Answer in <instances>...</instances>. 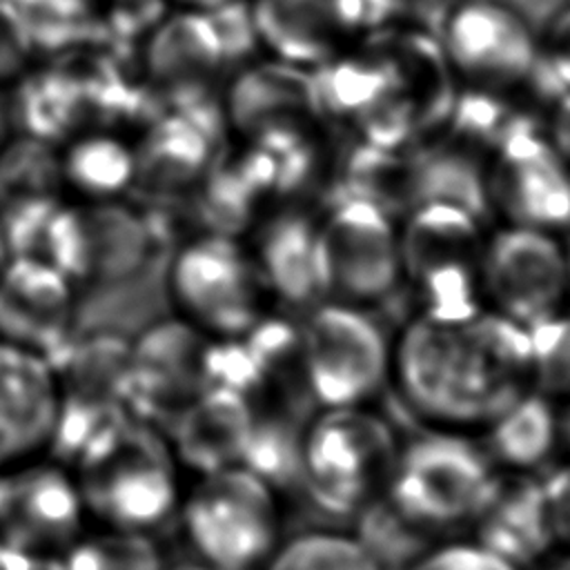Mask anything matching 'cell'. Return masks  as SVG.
Wrapping results in <instances>:
<instances>
[{
  "label": "cell",
  "instance_id": "cell-42",
  "mask_svg": "<svg viewBox=\"0 0 570 570\" xmlns=\"http://www.w3.org/2000/svg\"><path fill=\"white\" fill-rule=\"evenodd\" d=\"M7 258H9V252H7V243H4V236H2V227H0V269L7 263Z\"/></svg>",
  "mask_w": 570,
  "mask_h": 570
},
{
  "label": "cell",
  "instance_id": "cell-38",
  "mask_svg": "<svg viewBox=\"0 0 570 570\" xmlns=\"http://www.w3.org/2000/svg\"><path fill=\"white\" fill-rule=\"evenodd\" d=\"M165 570H214V568H209V566L200 563L198 559H194V561H187V563H178V566H165Z\"/></svg>",
  "mask_w": 570,
  "mask_h": 570
},
{
  "label": "cell",
  "instance_id": "cell-12",
  "mask_svg": "<svg viewBox=\"0 0 570 570\" xmlns=\"http://www.w3.org/2000/svg\"><path fill=\"white\" fill-rule=\"evenodd\" d=\"M568 292L566 247L552 232L505 225L485 240L481 294L494 312L530 327L561 312Z\"/></svg>",
  "mask_w": 570,
  "mask_h": 570
},
{
  "label": "cell",
  "instance_id": "cell-6",
  "mask_svg": "<svg viewBox=\"0 0 570 570\" xmlns=\"http://www.w3.org/2000/svg\"><path fill=\"white\" fill-rule=\"evenodd\" d=\"M497 485L492 461L456 434H425L399 448L387 505L414 530L474 523Z\"/></svg>",
  "mask_w": 570,
  "mask_h": 570
},
{
  "label": "cell",
  "instance_id": "cell-16",
  "mask_svg": "<svg viewBox=\"0 0 570 570\" xmlns=\"http://www.w3.org/2000/svg\"><path fill=\"white\" fill-rule=\"evenodd\" d=\"M62 412L53 361L0 338V472L45 456Z\"/></svg>",
  "mask_w": 570,
  "mask_h": 570
},
{
  "label": "cell",
  "instance_id": "cell-22",
  "mask_svg": "<svg viewBox=\"0 0 570 570\" xmlns=\"http://www.w3.org/2000/svg\"><path fill=\"white\" fill-rule=\"evenodd\" d=\"M481 543L517 566L543 554L554 541L548 528L541 483L497 479L494 492L476 517Z\"/></svg>",
  "mask_w": 570,
  "mask_h": 570
},
{
  "label": "cell",
  "instance_id": "cell-24",
  "mask_svg": "<svg viewBox=\"0 0 570 570\" xmlns=\"http://www.w3.org/2000/svg\"><path fill=\"white\" fill-rule=\"evenodd\" d=\"M483 425L488 428L483 452L492 463L497 461L512 470H528L546 461L561 434V421L548 396L532 390Z\"/></svg>",
  "mask_w": 570,
  "mask_h": 570
},
{
  "label": "cell",
  "instance_id": "cell-2",
  "mask_svg": "<svg viewBox=\"0 0 570 570\" xmlns=\"http://www.w3.org/2000/svg\"><path fill=\"white\" fill-rule=\"evenodd\" d=\"M178 463L167 439L122 414L73 461L71 472L89 519L154 534L180 508Z\"/></svg>",
  "mask_w": 570,
  "mask_h": 570
},
{
  "label": "cell",
  "instance_id": "cell-39",
  "mask_svg": "<svg viewBox=\"0 0 570 570\" xmlns=\"http://www.w3.org/2000/svg\"><path fill=\"white\" fill-rule=\"evenodd\" d=\"M546 570H570V550H568V554H566V557H561V559L552 561Z\"/></svg>",
  "mask_w": 570,
  "mask_h": 570
},
{
  "label": "cell",
  "instance_id": "cell-35",
  "mask_svg": "<svg viewBox=\"0 0 570 570\" xmlns=\"http://www.w3.org/2000/svg\"><path fill=\"white\" fill-rule=\"evenodd\" d=\"M546 136L570 167V91H563V96L554 102Z\"/></svg>",
  "mask_w": 570,
  "mask_h": 570
},
{
  "label": "cell",
  "instance_id": "cell-5",
  "mask_svg": "<svg viewBox=\"0 0 570 570\" xmlns=\"http://www.w3.org/2000/svg\"><path fill=\"white\" fill-rule=\"evenodd\" d=\"M485 236L474 212L432 198L410 209L399 229L401 276L414 287L425 316L465 321L481 312Z\"/></svg>",
  "mask_w": 570,
  "mask_h": 570
},
{
  "label": "cell",
  "instance_id": "cell-26",
  "mask_svg": "<svg viewBox=\"0 0 570 570\" xmlns=\"http://www.w3.org/2000/svg\"><path fill=\"white\" fill-rule=\"evenodd\" d=\"M60 561L65 570H165L154 534L111 525L87 528Z\"/></svg>",
  "mask_w": 570,
  "mask_h": 570
},
{
  "label": "cell",
  "instance_id": "cell-4",
  "mask_svg": "<svg viewBox=\"0 0 570 570\" xmlns=\"http://www.w3.org/2000/svg\"><path fill=\"white\" fill-rule=\"evenodd\" d=\"M396 454L392 428L365 405L321 407L301 430L298 483L318 508L354 514L385 492Z\"/></svg>",
  "mask_w": 570,
  "mask_h": 570
},
{
  "label": "cell",
  "instance_id": "cell-28",
  "mask_svg": "<svg viewBox=\"0 0 570 570\" xmlns=\"http://www.w3.org/2000/svg\"><path fill=\"white\" fill-rule=\"evenodd\" d=\"M499 91L472 89L468 87L465 96H454L448 120L454 136L468 145L485 147L492 151L501 140H505L521 122H514V111L505 105Z\"/></svg>",
  "mask_w": 570,
  "mask_h": 570
},
{
  "label": "cell",
  "instance_id": "cell-21",
  "mask_svg": "<svg viewBox=\"0 0 570 570\" xmlns=\"http://www.w3.org/2000/svg\"><path fill=\"white\" fill-rule=\"evenodd\" d=\"M249 252L269 294L307 307L325 298L316 223L301 214H281L258 232Z\"/></svg>",
  "mask_w": 570,
  "mask_h": 570
},
{
  "label": "cell",
  "instance_id": "cell-43",
  "mask_svg": "<svg viewBox=\"0 0 570 570\" xmlns=\"http://www.w3.org/2000/svg\"><path fill=\"white\" fill-rule=\"evenodd\" d=\"M563 247H566V261H568V276H570V236L566 238Z\"/></svg>",
  "mask_w": 570,
  "mask_h": 570
},
{
  "label": "cell",
  "instance_id": "cell-29",
  "mask_svg": "<svg viewBox=\"0 0 570 570\" xmlns=\"http://www.w3.org/2000/svg\"><path fill=\"white\" fill-rule=\"evenodd\" d=\"M80 105L82 98L69 76H42L24 89L20 111L31 136L49 140L71 129Z\"/></svg>",
  "mask_w": 570,
  "mask_h": 570
},
{
  "label": "cell",
  "instance_id": "cell-41",
  "mask_svg": "<svg viewBox=\"0 0 570 570\" xmlns=\"http://www.w3.org/2000/svg\"><path fill=\"white\" fill-rule=\"evenodd\" d=\"M9 554H11V550L0 541V570H7V566H9Z\"/></svg>",
  "mask_w": 570,
  "mask_h": 570
},
{
  "label": "cell",
  "instance_id": "cell-1",
  "mask_svg": "<svg viewBox=\"0 0 570 570\" xmlns=\"http://www.w3.org/2000/svg\"><path fill=\"white\" fill-rule=\"evenodd\" d=\"M405 399L448 425L488 423L532 385V350L525 325L476 312L465 321L421 314L392 354Z\"/></svg>",
  "mask_w": 570,
  "mask_h": 570
},
{
  "label": "cell",
  "instance_id": "cell-27",
  "mask_svg": "<svg viewBox=\"0 0 570 570\" xmlns=\"http://www.w3.org/2000/svg\"><path fill=\"white\" fill-rule=\"evenodd\" d=\"M263 570H385L379 557L352 534L309 530L283 539Z\"/></svg>",
  "mask_w": 570,
  "mask_h": 570
},
{
  "label": "cell",
  "instance_id": "cell-13",
  "mask_svg": "<svg viewBox=\"0 0 570 570\" xmlns=\"http://www.w3.org/2000/svg\"><path fill=\"white\" fill-rule=\"evenodd\" d=\"M485 194L508 225H570V167L546 134L519 127L490 151Z\"/></svg>",
  "mask_w": 570,
  "mask_h": 570
},
{
  "label": "cell",
  "instance_id": "cell-44",
  "mask_svg": "<svg viewBox=\"0 0 570 570\" xmlns=\"http://www.w3.org/2000/svg\"><path fill=\"white\" fill-rule=\"evenodd\" d=\"M4 134V116H2V109H0V138Z\"/></svg>",
  "mask_w": 570,
  "mask_h": 570
},
{
  "label": "cell",
  "instance_id": "cell-34",
  "mask_svg": "<svg viewBox=\"0 0 570 570\" xmlns=\"http://www.w3.org/2000/svg\"><path fill=\"white\" fill-rule=\"evenodd\" d=\"M539 47L541 60L548 62V69L561 82V87L570 91V4L550 20Z\"/></svg>",
  "mask_w": 570,
  "mask_h": 570
},
{
  "label": "cell",
  "instance_id": "cell-14",
  "mask_svg": "<svg viewBox=\"0 0 570 570\" xmlns=\"http://www.w3.org/2000/svg\"><path fill=\"white\" fill-rule=\"evenodd\" d=\"M258 42L281 60L314 69L379 29L372 0H254Z\"/></svg>",
  "mask_w": 570,
  "mask_h": 570
},
{
  "label": "cell",
  "instance_id": "cell-40",
  "mask_svg": "<svg viewBox=\"0 0 570 570\" xmlns=\"http://www.w3.org/2000/svg\"><path fill=\"white\" fill-rule=\"evenodd\" d=\"M561 434H563L566 443L570 445V407H568V412H566V416H563V421H561Z\"/></svg>",
  "mask_w": 570,
  "mask_h": 570
},
{
  "label": "cell",
  "instance_id": "cell-20",
  "mask_svg": "<svg viewBox=\"0 0 570 570\" xmlns=\"http://www.w3.org/2000/svg\"><path fill=\"white\" fill-rule=\"evenodd\" d=\"M223 40L207 11L185 9L158 22L145 49L151 82L189 94L227 65Z\"/></svg>",
  "mask_w": 570,
  "mask_h": 570
},
{
  "label": "cell",
  "instance_id": "cell-15",
  "mask_svg": "<svg viewBox=\"0 0 570 570\" xmlns=\"http://www.w3.org/2000/svg\"><path fill=\"white\" fill-rule=\"evenodd\" d=\"M145 220L118 200H85L60 207L45 243L42 258L60 267L73 283L120 276L147 249Z\"/></svg>",
  "mask_w": 570,
  "mask_h": 570
},
{
  "label": "cell",
  "instance_id": "cell-9",
  "mask_svg": "<svg viewBox=\"0 0 570 570\" xmlns=\"http://www.w3.org/2000/svg\"><path fill=\"white\" fill-rule=\"evenodd\" d=\"M325 298L361 305L381 301L401 278L399 227L374 200L350 196L316 223Z\"/></svg>",
  "mask_w": 570,
  "mask_h": 570
},
{
  "label": "cell",
  "instance_id": "cell-3",
  "mask_svg": "<svg viewBox=\"0 0 570 570\" xmlns=\"http://www.w3.org/2000/svg\"><path fill=\"white\" fill-rule=\"evenodd\" d=\"M178 517L194 559L214 570H263L283 541L278 490L240 463L196 474Z\"/></svg>",
  "mask_w": 570,
  "mask_h": 570
},
{
  "label": "cell",
  "instance_id": "cell-18",
  "mask_svg": "<svg viewBox=\"0 0 570 570\" xmlns=\"http://www.w3.org/2000/svg\"><path fill=\"white\" fill-rule=\"evenodd\" d=\"M232 125L249 140L276 131L316 125L312 71L285 60L254 65L232 85L227 98Z\"/></svg>",
  "mask_w": 570,
  "mask_h": 570
},
{
  "label": "cell",
  "instance_id": "cell-19",
  "mask_svg": "<svg viewBox=\"0 0 570 570\" xmlns=\"http://www.w3.org/2000/svg\"><path fill=\"white\" fill-rule=\"evenodd\" d=\"M254 416L247 396L227 387H203L183 405L171 448L196 474L240 463Z\"/></svg>",
  "mask_w": 570,
  "mask_h": 570
},
{
  "label": "cell",
  "instance_id": "cell-17",
  "mask_svg": "<svg viewBox=\"0 0 570 570\" xmlns=\"http://www.w3.org/2000/svg\"><path fill=\"white\" fill-rule=\"evenodd\" d=\"M76 283L42 256H9L0 269V338L45 356L71 330Z\"/></svg>",
  "mask_w": 570,
  "mask_h": 570
},
{
  "label": "cell",
  "instance_id": "cell-32",
  "mask_svg": "<svg viewBox=\"0 0 570 570\" xmlns=\"http://www.w3.org/2000/svg\"><path fill=\"white\" fill-rule=\"evenodd\" d=\"M33 36L11 0H0V82L18 76L31 51Z\"/></svg>",
  "mask_w": 570,
  "mask_h": 570
},
{
  "label": "cell",
  "instance_id": "cell-37",
  "mask_svg": "<svg viewBox=\"0 0 570 570\" xmlns=\"http://www.w3.org/2000/svg\"><path fill=\"white\" fill-rule=\"evenodd\" d=\"M174 2H178L185 9H194V11H212L229 0H174Z\"/></svg>",
  "mask_w": 570,
  "mask_h": 570
},
{
  "label": "cell",
  "instance_id": "cell-7",
  "mask_svg": "<svg viewBox=\"0 0 570 570\" xmlns=\"http://www.w3.org/2000/svg\"><path fill=\"white\" fill-rule=\"evenodd\" d=\"M390 370L385 334L358 305L323 298L307 309L298 325V379L316 405H365Z\"/></svg>",
  "mask_w": 570,
  "mask_h": 570
},
{
  "label": "cell",
  "instance_id": "cell-11",
  "mask_svg": "<svg viewBox=\"0 0 570 570\" xmlns=\"http://www.w3.org/2000/svg\"><path fill=\"white\" fill-rule=\"evenodd\" d=\"M89 521L80 485L58 459L0 472V541L9 550L60 557Z\"/></svg>",
  "mask_w": 570,
  "mask_h": 570
},
{
  "label": "cell",
  "instance_id": "cell-25",
  "mask_svg": "<svg viewBox=\"0 0 570 570\" xmlns=\"http://www.w3.org/2000/svg\"><path fill=\"white\" fill-rule=\"evenodd\" d=\"M60 180L85 200H116L136 183V149L111 134H85L58 158Z\"/></svg>",
  "mask_w": 570,
  "mask_h": 570
},
{
  "label": "cell",
  "instance_id": "cell-30",
  "mask_svg": "<svg viewBox=\"0 0 570 570\" xmlns=\"http://www.w3.org/2000/svg\"><path fill=\"white\" fill-rule=\"evenodd\" d=\"M532 385L546 396H570V316L552 314L528 327Z\"/></svg>",
  "mask_w": 570,
  "mask_h": 570
},
{
  "label": "cell",
  "instance_id": "cell-10",
  "mask_svg": "<svg viewBox=\"0 0 570 570\" xmlns=\"http://www.w3.org/2000/svg\"><path fill=\"white\" fill-rule=\"evenodd\" d=\"M439 45L454 78L472 89L508 94L541 62L539 38L501 0H459L443 16Z\"/></svg>",
  "mask_w": 570,
  "mask_h": 570
},
{
  "label": "cell",
  "instance_id": "cell-23",
  "mask_svg": "<svg viewBox=\"0 0 570 570\" xmlns=\"http://www.w3.org/2000/svg\"><path fill=\"white\" fill-rule=\"evenodd\" d=\"M214 151L212 127L189 111L160 118L136 149V180L176 189L207 174Z\"/></svg>",
  "mask_w": 570,
  "mask_h": 570
},
{
  "label": "cell",
  "instance_id": "cell-36",
  "mask_svg": "<svg viewBox=\"0 0 570 570\" xmlns=\"http://www.w3.org/2000/svg\"><path fill=\"white\" fill-rule=\"evenodd\" d=\"M7 570H65V566L60 557L53 554H24L11 550Z\"/></svg>",
  "mask_w": 570,
  "mask_h": 570
},
{
  "label": "cell",
  "instance_id": "cell-31",
  "mask_svg": "<svg viewBox=\"0 0 570 570\" xmlns=\"http://www.w3.org/2000/svg\"><path fill=\"white\" fill-rule=\"evenodd\" d=\"M410 570H519V566L479 541L428 550L410 566Z\"/></svg>",
  "mask_w": 570,
  "mask_h": 570
},
{
  "label": "cell",
  "instance_id": "cell-8",
  "mask_svg": "<svg viewBox=\"0 0 570 570\" xmlns=\"http://www.w3.org/2000/svg\"><path fill=\"white\" fill-rule=\"evenodd\" d=\"M169 294L185 323L209 338H234L265 316L269 296L249 247L223 232L183 245L169 267Z\"/></svg>",
  "mask_w": 570,
  "mask_h": 570
},
{
  "label": "cell",
  "instance_id": "cell-33",
  "mask_svg": "<svg viewBox=\"0 0 570 570\" xmlns=\"http://www.w3.org/2000/svg\"><path fill=\"white\" fill-rule=\"evenodd\" d=\"M541 497L552 541L570 550V463L557 468L541 483Z\"/></svg>",
  "mask_w": 570,
  "mask_h": 570
}]
</instances>
